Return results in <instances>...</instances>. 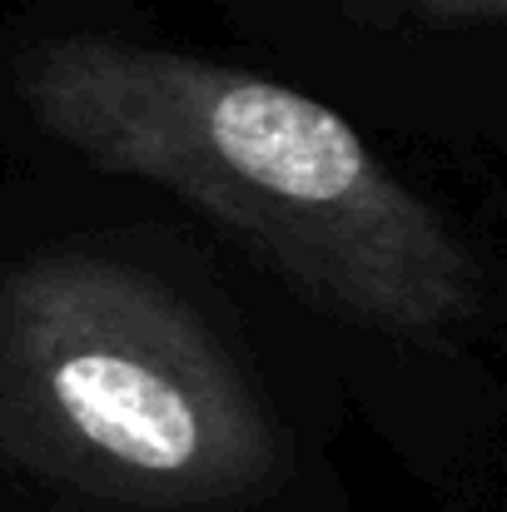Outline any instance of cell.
<instances>
[{
	"mask_svg": "<svg viewBox=\"0 0 507 512\" xmlns=\"http://www.w3.org/2000/svg\"><path fill=\"white\" fill-rule=\"evenodd\" d=\"M10 95L45 140L184 199L343 329L453 348L483 324L468 239L314 95L100 30L25 40Z\"/></svg>",
	"mask_w": 507,
	"mask_h": 512,
	"instance_id": "obj_1",
	"label": "cell"
},
{
	"mask_svg": "<svg viewBox=\"0 0 507 512\" xmlns=\"http://www.w3.org/2000/svg\"><path fill=\"white\" fill-rule=\"evenodd\" d=\"M0 428L60 468L189 493L264 473L274 453L239 334L110 239L0 259Z\"/></svg>",
	"mask_w": 507,
	"mask_h": 512,
	"instance_id": "obj_2",
	"label": "cell"
},
{
	"mask_svg": "<svg viewBox=\"0 0 507 512\" xmlns=\"http://www.w3.org/2000/svg\"><path fill=\"white\" fill-rule=\"evenodd\" d=\"M403 10L433 30H478V25L498 30L507 15V0H408Z\"/></svg>",
	"mask_w": 507,
	"mask_h": 512,
	"instance_id": "obj_3",
	"label": "cell"
},
{
	"mask_svg": "<svg viewBox=\"0 0 507 512\" xmlns=\"http://www.w3.org/2000/svg\"><path fill=\"white\" fill-rule=\"evenodd\" d=\"M348 5H358V10H383V15H403L408 0H348Z\"/></svg>",
	"mask_w": 507,
	"mask_h": 512,
	"instance_id": "obj_4",
	"label": "cell"
}]
</instances>
